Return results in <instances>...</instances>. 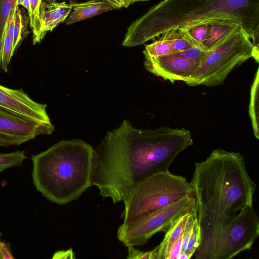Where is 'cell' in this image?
<instances>
[{"label":"cell","mask_w":259,"mask_h":259,"mask_svg":"<svg viewBox=\"0 0 259 259\" xmlns=\"http://www.w3.org/2000/svg\"><path fill=\"white\" fill-rule=\"evenodd\" d=\"M69 4L73 11L64 21L67 25L92 18L102 13L115 9L113 6L104 0H90L80 3L70 2Z\"/></svg>","instance_id":"13"},{"label":"cell","mask_w":259,"mask_h":259,"mask_svg":"<svg viewBox=\"0 0 259 259\" xmlns=\"http://www.w3.org/2000/svg\"><path fill=\"white\" fill-rule=\"evenodd\" d=\"M0 256L1 259L14 258L11 251L10 244L0 240Z\"/></svg>","instance_id":"28"},{"label":"cell","mask_w":259,"mask_h":259,"mask_svg":"<svg viewBox=\"0 0 259 259\" xmlns=\"http://www.w3.org/2000/svg\"><path fill=\"white\" fill-rule=\"evenodd\" d=\"M189 214L179 218L165 232L162 241L153 249L155 259H166L172 244L183 235Z\"/></svg>","instance_id":"14"},{"label":"cell","mask_w":259,"mask_h":259,"mask_svg":"<svg viewBox=\"0 0 259 259\" xmlns=\"http://www.w3.org/2000/svg\"><path fill=\"white\" fill-rule=\"evenodd\" d=\"M145 58L144 65L148 71L172 83L189 81L200 64L178 54Z\"/></svg>","instance_id":"11"},{"label":"cell","mask_w":259,"mask_h":259,"mask_svg":"<svg viewBox=\"0 0 259 259\" xmlns=\"http://www.w3.org/2000/svg\"><path fill=\"white\" fill-rule=\"evenodd\" d=\"M72 7L65 2L48 3L42 2L40 8L41 32L44 37L46 33L52 31L64 21L70 14Z\"/></svg>","instance_id":"12"},{"label":"cell","mask_w":259,"mask_h":259,"mask_svg":"<svg viewBox=\"0 0 259 259\" xmlns=\"http://www.w3.org/2000/svg\"><path fill=\"white\" fill-rule=\"evenodd\" d=\"M94 149L81 140H62L31 157L37 191L58 204L78 198L92 186Z\"/></svg>","instance_id":"4"},{"label":"cell","mask_w":259,"mask_h":259,"mask_svg":"<svg viewBox=\"0 0 259 259\" xmlns=\"http://www.w3.org/2000/svg\"><path fill=\"white\" fill-rule=\"evenodd\" d=\"M13 55V38L6 29L4 38L0 44V66L4 71H8Z\"/></svg>","instance_id":"20"},{"label":"cell","mask_w":259,"mask_h":259,"mask_svg":"<svg viewBox=\"0 0 259 259\" xmlns=\"http://www.w3.org/2000/svg\"><path fill=\"white\" fill-rule=\"evenodd\" d=\"M259 48L241 25L225 39L208 50L199 65L186 82L189 86L215 87L222 84L236 67L250 58L258 62Z\"/></svg>","instance_id":"5"},{"label":"cell","mask_w":259,"mask_h":259,"mask_svg":"<svg viewBox=\"0 0 259 259\" xmlns=\"http://www.w3.org/2000/svg\"><path fill=\"white\" fill-rule=\"evenodd\" d=\"M0 109L23 119L52 125L47 105L35 102L23 89H12L0 84Z\"/></svg>","instance_id":"9"},{"label":"cell","mask_w":259,"mask_h":259,"mask_svg":"<svg viewBox=\"0 0 259 259\" xmlns=\"http://www.w3.org/2000/svg\"><path fill=\"white\" fill-rule=\"evenodd\" d=\"M18 5H21L26 8L28 12L30 10L29 0H17Z\"/></svg>","instance_id":"30"},{"label":"cell","mask_w":259,"mask_h":259,"mask_svg":"<svg viewBox=\"0 0 259 259\" xmlns=\"http://www.w3.org/2000/svg\"><path fill=\"white\" fill-rule=\"evenodd\" d=\"M52 125L26 120L0 109V146H19L40 135H51Z\"/></svg>","instance_id":"10"},{"label":"cell","mask_w":259,"mask_h":259,"mask_svg":"<svg viewBox=\"0 0 259 259\" xmlns=\"http://www.w3.org/2000/svg\"><path fill=\"white\" fill-rule=\"evenodd\" d=\"M208 51L196 46H192L178 54L185 58L194 62L201 63L206 56Z\"/></svg>","instance_id":"24"},{"label":"cell","mask_w":259,"mask_h":259,"mask_svg":"<svg viewBox=\"0 0 259 259\" xmlns=\"http://www.w3.org/2000/svg\"><path fill=\"white\" fill-rule=\"evenodd\" d=\"M29 18L18 6L14 14L13 36V51L14 53L19 45L26 36Z\"/></svg>","instance_id":"18"},{"label":"cell","mask_w":259,"mask_h":259,"mask_svg":"<svg viewBox=\"0 0 259 259\" xmlns=\"http://www.w3.org/2000/svg\"><path fill=\"white\" fill-rule=\"evenodd\" d=\"M183 235L171 246L166 259H177L182 251Z\"/></svg>","instance_id":"26"},{"label":"cell","mask_w":259,"mask_h":259,"mask_svg":"<svg viewBox=\"0 0 259 259\" xmlns=\"http://www.w3.org/2000/svg\"><path fill=\"white\" fill-rule=\"evenodd\" d=\"M54 1H55L56 0H54Z\"/></svg>","instance_id":"34"},{"label":"cell","mask_w":259,"mask_h":259,"mask_svg":"<svg viewBox=\"0 0 259 259\" xmlns=\"http://www.w3.org/2000/svg\"><path fill=\"white\" fill-rule=\"evenodd\" d=\"M30 10L28 12L30 26L33 33V45L39 43L44 37L41 32L40 8L41 2L39 0H29Z\"/></svg>","instance_id":"19"},{"label":"cell","mask_w":259,"mask_h":259,"mask_svg":"<svg viewBox=\"0 0 259 259\" xmlns=\"http://www.w3.org/2000/svg\"><path fill=\"white\" fill-rule=\"evenodd\" d=\"M127 259H155L154 250L144 251L136 249L134 246H128Z\"/></svg>","instance_id":"25"},{"label":"cell","mask_w":259,"mask_h":259,"mask_svg":"<svg viewBox=\"0 0 259 259\" xmlns=\"http://www.w3.org/2000/svg\"><path fill=\"white\" fill-rule=\"evenodd\" d=\"M193 189L200 243L196 259H210L221 233L237 214L252 205L256 185L248 175L239 152L221 149L195 163Z\"/></svg>","instance_id":"2"},{"label":"cell","mask_w":259,"mask_h":259,"mask_svg":"<svg viewBox=\"0 0 259 259\" xmlns=\"http://www.w3.org/2000/svg\"><path fill=\"white\" fill-rule=\"evenodd\" d=\"M259 235V220L252 205L240 210L217 240L210 259H230L250 249Z\"/></svg>","instance_id":"8"},{"label":"cell","mask_w":259,"mask_h":259,"mask_svg":"<svg viewBox=\"0 0 259 259\" xmlns=\"http://www.w3.org/2000/svg\"><path fill=\"white\" fill-rule=\"evenodd\" d=\"M27 158L24 151L0 153V172L7 168L21 165Z\"/></svg>","instance_id":"22"},{"label":"cell","mask_w":259,"mask_h":259,"mask_svg":"<svg viewBox=\"0 0 259 259\" xmlns=\"http://www.w3.org/2000/svg\"><path fill=\"white\" fill-rule=\"evenodd\" d=\"M179 33V29H174L162 34V37L158 40L146 46L143 52L145 57H158L176 54L175 44Z\"/></svg>","instance_id":"15"},{"label":"cell","mask_w":259,"mask_h":259,"mask_svg":"<svg viewBox=\"0 0 259 259\" xmlns=\"http://www.w3.org/2000/svg\"><path fill=\"white\" fill-rule=\"evenodd\" d=\"M187 196L194 197L191 183L184 177L169 171L150 176L138 184L123 202L122 224L126 225Z\"/></svg>","instance_id":"6"},{"label":"cell","mask_w":259,"mask_h":259,"mask_svg":"<svg viewBox=\"0 0 259 259\" xmlns=\"http://www.w3.org/2000/svg\"><path fill=\"white\" fill-rule=\"evenodd\" d=\"M208 23L240 24L259 48V0H163L128 27L122 45H141L171 29Z\"/></svg>","instance_id":"3"},{"label":"cell","mask_w":259,"mask_h":259,"mask_svg":"<svg viewBox=\"0 0 259 259\" xmlns=\"http://www.w3.org/2000/svg\"><path fill=\"white\" fill-rule=\"evenodd\" d=\"M200 243V233L198 224L197 218L196 219L192 230L189 237L187 247L185 252L187 253L191 258L194 254Z\"/></svg>","instance_id":"23"},{"label":"cell","mask_w":259,"mask_h":259,"mask_svg":"<svg viewBox=\"0 0 259 259\" xmlns=\"http://www.w3.org/2000/svg\"><path fill=\"white\" fill-rule=\"evenodd\" d=\"M195 211L194 197L185 196L126 225L121 224L117 230V238L127 247L143 245L157 233H165L180 217Z\"/></svg>","instance_id":"7"},{"label":"cell","mask_w":259,"mask_h":259,"mask_svg":"<svg viewBox=\"0 0 259 259\" xmlns=\"http://www.w3.org/2000/svg\"><path fill=\"white\" fill-rule=\"evenodd\" d=\"M257 69L250 89L249 115L251 119L254 135L259 139V83Z\"/></svg>","instance_id":"17"},{"label":"cell","mask_w":259,"mask_h":259,"mask_svg":"<svg viewBox=\"0 0 259 259\" xmlns=\"http://www.w3.org/2000/svg\"><path fill=\"white\" fill-rule=\"evenodd\" d=\"M74 254L72 249H69L67 250H62L56 252L53 258H74Z\"/></svg>","instance_id":"29"},{"label":"cell","mask_w":259,"mask_h":259,"mask_svg":"<svg viewBox=\"0 0 259 259\" xmlns=\"http://www.w3.org/2000/svg\"><path fill=\"white\" fill-rule=\"evenodd\" d=\"M190 256L186 252H181L177 259H189Z\"/></svg>","instance_id":"31"},{"label":"cell","mask_w":259,"mask_h":259,"mask_svg":"<svg viewBox=\"0 0 259 259\" xmlns=\"http://www.w3.org/2000/svg\"><path fill=\"white\" fill-rule=\"evenodd\" d=\"M0 240H1V238H0ZM0 259H1V256H0Z\"/></svg>","instance_id":"33"},{"label":"cell","mask_w":259,"mask_h":259,"mask_svg":"<svg viewBox=\"0 0 259 259\" xmlns=\"http://www.w3.org/2000/svg\"><path fill=\"white\" fill-rule=\"evenodd\" d=\"M240 24L209 23L205 39L202 44L204 50L208 51L215 47L235 31Z\"/></svg>","instance_id":"16"},{"label":"cell","mask_w":259,"mask_h":259,"mask_svg":"<svg viewBox=\"0 0 259 259\" xmlns=\"http://www.w3.org/2000/svg\"><path fill=\"white\" fill-rule=\"evenodd\" d=\"M113 6L115 9L126 8L130 5L139 2L149 1V0H104Z\"/></svg>","instance_id":"27"},{"label":"cell","mask_w":259,"mask_h":259,"mask_svg":"<svg viewBox=\"0 0 259 259\" xmlns=\"http://www.w3.org/2000/svg\"><path fill=\"white\" fill-rule=\"evenodd\" d=\"M178 153L177 142L166 127L137 129L124 120L94 149L92 186L114 203L124 202L138 184L169 171Z\"/></svg>","instance_id":"1"},{"label":"cell","mask_w":259,"mask_h":259,"mask_svg":"<svg viewBox=\"0 0 259 259\" xmlns=\"http://www.w3.org/2000/svg\"><path fill=\"white\" fill-rule=\"evenodd\" d=\"M40 2H42L43 1V0H39ZM47 1H48L49 3H54V2H55V1L54 0H46Z\"/></svg>","instance_id":"32"},{"label":"cell","mask_w":259,"mask_h":259,"mask_svg":"<svg viewBox=\"0 0 259 259\" xmlns=\"http://www.w3.org/2000/svg\"><path fill=\"white\" fill-rule=\"evenodd\" d=\"M18 6L17 0H0V44L4 38L9 19Z\"/></svg>","instance_id":"21"}]
</instances>
